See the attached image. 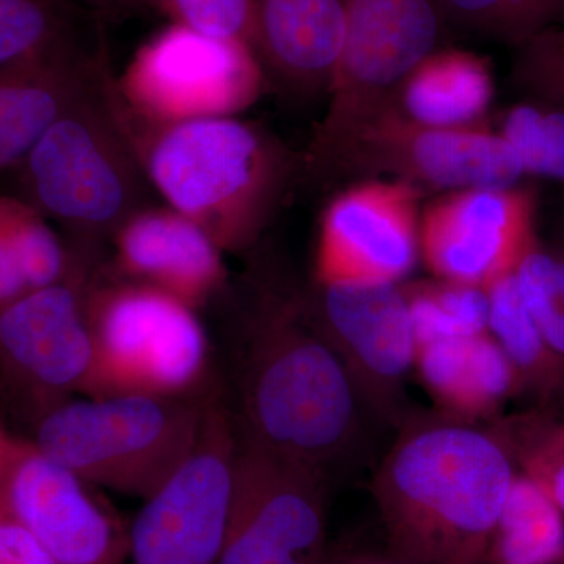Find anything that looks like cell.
<instances>
[{"instance_id": "obj_14", "label": "cell", "mask_w": 564, "mask_h": 564, "mask_svg": "<svg viewBox=\"0 0 564 564\" xmlns=\"http://www.w3.org/2000/svg\"><path fill=\"white\" fill-rule=\"evenodd\" d=\"M70 251L74 261L65 280L0 306V355L44 397L46 411L85 393L95 361L87 317L95 258Z\"/></svg>"}, {"instance_id": "obj_1", "label": "cell", "mask_w": 564, "mask_h": 564, "mask_svg": "<svg viewBox=\"0 0 564 564\" xmlns=\"http://www.w3.org/2000/svg\"><path fill=\"white\" fill-rule=\"evenodd\" d=\"M252 288L236 347L237 429L328 475L359 454L370 417L303 289L276 280Z\"/></svg>"}, {"instance_id": "obj_13", "label": "cell", "mask_w": 564, "mask_h": 564, "mask_svg": "<svg viewBox=\"0 0 564 564\" xmlns=\"http://www.w3.org/2000/svg\"><path fill=\"white\" fill-rule=\"evenodd\" d=\"M0 503L61 564H124L129 527L95 486L41 454L0 436Z\"/></svg>"}, {"instance_id": "obj_7", "label": "cell", "mask_w": 564, "mask_h": 564, "mask_svg": "<svg viewBox=\"0 0 564 564\" xmlns=\"http://www.w3.org/2000/svg\"><path fill=\"white\" fill-rule=\"evenodd\" d=\"M518 155L485 124L441 129L417 124L389 104L359 122L304 176L402 181L432 191L516 187L524 176Z\"/></svg>"}, {"instance_id": "obj_23", "label": "cell", "mask_w": 564, "mask_h": 564, "mask_svg": "<svg viewBox=\"0 0 564 564\" xmlns=\"http://www.w3.org/2000/svg\"><path fill=\"white\" fill-rule=\"evenodd\" d=\"M564 514L529 475L516 474L486 564H563Z\"/></svg>"}, {"instance_id": "obj_10", "label": "cell", "mask_w": 564, "mask_h": 564, "mask_svg": "<svg viewBox=\"0 0 564 564\" xmlns=\"http://www.w3.org/2000/svg\"><path fill=\"white\" fill-rule=\"evenodd\" d=\"M239 430L210 400L198 443L180 469L143 500L129 525L124 564H218L231 505Z\"/></svg>"}, {"instance_id": "obj_19", "label": "cell", "mask_w": 564, "mask_h": 564, "mask_svg": "<svg viewBox=\"0 0 564 564\" xmlns=\"http://www.w3.org/2000/svg\"><path fill=\"white\" fill-rule=\"evenodd\" d=\"M109 61L102 35L0 69V174L13 173Z\"/></svg>"}, {"instance_id": "obj_15", "label": "cell", "mask_w": 564, "mask_h": 564, "mask_svg": "<svg viewBox=\"0 0 564 564\" xmlns=\"http://www.w3.org/2000/svg\"><path fill=\"white\" fill-rule=\"evenodd\" d=\"M421 191L362 180L337 193L318 223L313 281L400 284L421 258Z\"/></svg>"}, {"instance_id": "obj_37", "label": "cell", "mask_w": 564, "mask_h": 564, "mask_svg": "<svg viewBox=\"0 0 564 564\" xmlns=\"http://www.w3.org/2000/svg\"><path fill=\"white\" fill-rule=\"evenodd\" d=\"M563 243H564V221H563Z\"/></svg>"}, {"instance_id": "obj_20", "label": "cell", "mask_w": 564, "mask_h": 564, "mask_svg": "<svg viewBox=\"0 0 564 564\" xmlns=\"http://www.w3.org/2000/svg\"><path fill=\"white\" fill-rule=\"evenodd\" d=\"M414 370L443 414L467 422L488 417L521 391L513 364L491 333L419 345Z\"/></svg>"}, {"instance_id": "obj_22", "label": "cell", "mask_w": 564, "mask_h": 564, "mask_svg": "<svg viewBox=\"0 0 564 564\" xmlns=\"http://www.w3.org/2000/svg\"><path fill=\"white\" fill-rule=\"evenodd\" d=\"M486 293L489 333L513 364L521 391L544 404L564 402V366L549 350L527 310L514 270L491 282Z\"/></svg>"}, {"instance_id": "obj_4", "label": "cell", "mask_w": 564, "mask_h": 564, "mask_svg": "<svg viewBox=\"0 0 564 564\" xmlns=\"http://www.w3.org/2000/svg\"><path fill=\"white\" fill-rule=\"evenodd\" d=\"M18 198L96 256L122 221L150 204L117 79L106 61L13 172Z\"/></svg>"}, {"instance_id": "obj_31", "label": "cell", "mask_w": 564, "mask_h": 564, "mask_svg": "<svg viewBox=\"0 0 564 564\" xmlns=\"http://www.w3.org/2000/svg\"><path fill=\"white\" fill-rule=\"evenodd\" d=\"M516 50L514 87L534 101L564 107V28L534 33Z\"/></svg>"}, {"instance_id": "obj_26", "label": "cell", "mask_w": 564, "mask_h": 564, "mask_svg": "<svg viewBox=\"0 0 564 564\" xmlns=\"http://www.w3.org/2000/svg\"><path fill=\"white\" fill-rule=\"evenodd\" d=\"M445 22L484 33L514 46L555 25L564 0H436Z\"/></svg>"}, {"instance_id": "obj_8", "label": "cell", "mask_w": 564, "mask_h": 564, "mask_svg": "<svg viewBox=\"0 0 564 564\" xmlns=\"http://www.w3.org/2000/svg\"><path fill=\"white\" fill-rule=\"evenodd\" d=\"M445 24L436 0H345L343 54L302 174L391 101L404 77L440 50Z\"/></svg>"}, {"instance_id": "obj_35", "label": "cell", "mask_w": 564, "mask_h": 564, "mask_svg": "<svg viewBox=\"0 0 564 564\" xmlns=\"http://www.w3.org/2000/svg\"><path fill=\"white\" fill-rule=\"evenodd\" d=\"M544 433L549 440L564 447V423H562V425L547 426V429H544Z\"/></svg>"}, {"instance_id": "obj_9", "label": "cell", "mask_w": 564, "mask_h": 564, "mask_svg": "<svg viewBox=\"0 0 564 564\" xmlns=\"http://www.w3.org/2000/svg\"><path fill=\"white\" fill-rule=\"evenodd\" d=\"M265 80L248 44L170 24L135 52L117 90L132 120L159 126L237 117Z\"/></svg>"}, {"instance_id": "obj_5", "label": "cell", "mask_w": 564, "mask_h": 564, "mask_svg": "<svg viewBox=\"0 0 564 564\" xmlns=\"http://www.w3.org/2000/svg\"><path fill=\"white\" fill-rule=\"evenodd\" d=\"M210 400H68L41 415L33 444L95 488L147 500L192 454Z\"/></svg>"}, {"instance_id": "obj_6", "label": "cell", "mask_w": 564, "mask_h": 564, "mask_svg": "<svg viewBox=\"0 0 564 564\" xmlns=\"http://www.w3.org/2000/svg\"><path fill=\"white\" fill-rule=\"evenodd\" d=\"M95 361L85 397L204 400L210 344L195 307L150 285L99 278L87 291Z\"/></svg>"}, {"instance_id": "obj_18", "label": "cell", "mask_w": 564, "mask_h": 564, "mask_svg": "<svg viewBox=\"0 0 564 564\" xmlns=\"http://www.w3.org/2000/svg\"><path fill=\"white\" fill-rule=\"evenodd\" d=\"M345 40V0H254L252 51L296 98H328Z\"/></svg>"}, {"instance_id": "obj_33", "label": "cell", "mask_w": 564, "mask_h": 564, "mask_svg": "<svg viewBox=\"0 0 564 564\" xmlns=\"http://www.w3.org/2000/svg\"><path fill=\"white\" fill-rule=\"evenodd\" d=\"M0 564H61L0 503Z\"/></svg>"}, {"instance_id": "obj_34", "label": "cell", "mask_w": 564, "mask_h": 564, "mask_svg": "<svg viewBox=\"0 0 564 564\" xmlns=\"http://www.w3.org/2000/svg\"><path fill=\"white\" fill-rule=\"evenodd\" d=\"M323 564H413L406 560L400 558L399 555L392 554L391 551L386 552H347V554H334L326 556Z\"/></svg>"}, {"instance_id": "obj_32", "label": "cell", "mask_w": 564, "mask_h": 564, "mask_svg": "<svg viewBox=\"0 0 564 564\" xmlns=\"http://www.w3.org/2000/svg\"><path fill=\"white\" fill-rule=\"evenodd\" d=\"M17 196L0 193V306L29 292L22 276L13 237Z\"/></svg>"}, {"instance_id": "obj_3", "label": "cell", "mask_w": 564, "mask_h": 564, "mask_svg": "<svg viewBox=\"0 0 564 564\" xmlns=\"http://www.w3.org/2000/svg\"><path fill=\"white\" fill-rule=\"evenodd\" d=\"M126 117L152 191L225 254L259 242L302 172L280 140L237 117L159 126Z\"/></svg>"}, {"instance_id": "obj_30", "label": "cell", "mask_w": 564, "mask_h": 564, "mask_svg": "<svg viewBox=\"0 0 564 564\" xmlns=\"http://www.w3.org/2000/svg\"><path fill=\"white\" fill-rule=\"evenodd\" d=\"M13 237L29 291L47 288L68 276L74 261L73 251L55 232L50 220L21 198L14 207Z\"/></svg>"}, {"instance_id": "obj_12", "label": "cell", "mask_w": 564, "mask_h": 564, "mask_svg": "<svg viewBox=\"0 0 564 564\" xmlns=\"http://www.w3.org/2000/svg\"><path fill=\"white\" fill-rule=\"evenodd\" d=\"M326 477L322 470L273 454L239 433L218 564L325 563Z\"/></svg>"}, {"instance_id": "obj_17", "label": "cell", "mask_w": 564, "mask_h": 564, "mask_svg": "<svg viewBox=\"0 0 564 564\" xmlns=\"http://www.w3.org/2000/svg\"><path fill=\"white\" fill-rule=\"evenodd\" d=\"M115 276L176 296L196 311L225 291V252L181 212L147 204L110 239Z\"/></svg>"}, {"instance_id": "obj_29", "label": "cell", "mask_w": 564, "mask_h": 564, "mask_svg": "<svg viewBox=\"0 0 564 564\" xmlns=\"http://www.w3.org/2000/svg\"><path fill=\"white\" fill-rule=\"evenodd\" d=\"M144 9L214 39L240 41L252 50L254 0H104L101 11Z\"/></svg>"}, {"instance_id": "obj_36", "label": "cell", "mask_w": 564, "mask_h": 564, "mask_svg": "<svg viewBox=\"0 0 564 564\" xmlns=\"http://www.w3.org/2000/svg\"><path fill=\"white\" fill-rule=\"evenodd\" d=\"M77 3H80L85 9L96 11V13H101V7L104 0H76Z\"/></svg>"}, {"instance_id": "obj_24", "label": "cell", "mask_w": 564, "mask_h": 564, "mask_svg": "<svg viewBox=\"0 0 564 564\" xmlns=\"http://www.w3.org/2000/svg\"><path fill=\"white\" fill-rule=\"evenodd\" d=\"M76 0H0V69L22 65L85 40Z\"/></svg>"}, {"instance_id": "obj_21", "label": "cell", "mask_w": 564, "mask_h": 564, "mask_svg": "<svg viewBox=\"0 0 564 564\" xmlns=\"http://www.w3.org/2000/svg\"><path fill=\"white\" fill-rule=\"evenodd\" d=\"M488 61L474 52L437 50L399 85L389 106L406 120L430 128L484 124L494 99Z\"/></svg>"}, {"instance_id": "obj_28", "label": "cell", "mask_w": 564, "mask_h": 564, "mask_svg": "<svg viewBox=\"0 0 564 564\" xmlns=\"http://www.w3.org/2000/svg\"><path fill=\"white\" fill-rule=\"evenodd\" d=\"M527 310L549 350L564 366V243L534 242L514 269Z\"/></svg>"}, {"instance_id": "obj_27", "label": "cell", "mask_w": 564, "mask_h": 564, "mask_svg": "<svg viewBox=\"0 0 564 564\" xmlns=\"http://www.w3.org/2000/svg\"><path fill=\"white\" fill-rule=\"evenodd\" d=\"M499 135L518 155L525 174L564 182V107L534 101L511 107Z\"/></svg>"}, {"instance_id": "obj_11", "label": "cell", "mask_w": 564, "mask_h": 564, "mask_svg": "<svg viewBox=\"0 0 564 564\" xmlns=\"http://www.w3.org/2000/svg\"><path fill=\"white\" fill-rule=\"evenodd\" d=\"M303 291L370 421L402 429L413 415L406 383L415 366L414 328L403 285L313 281Z\"/></svg>"}, {"instance_id": "obj_25", "label": "cell", "mask_w": 564, "mask_h": 564, "mask_svg": "<svg viewBox=\"0 0 564 564\" xmlns=\"http://www.w3.org/2000/svg\"><path fill=\"white\" fill-rule=\"evenodd\" d=\"M413 322L415 348L454 337L489 333L486 289L436 280L403 288Z\"/></svg>"}, {"instance_id": "obj_2", "label": "cell", "mask_w": 564, "mask_h": 564, "mask_svg": "<svg viewBox=\"0 0 564 564\" xmlns=\"http://www.w3.org/2000/svg\"><path fill=\"white\" fill-rule=\"evenodd\" d=\"M514 459L505 430L411 415L372 480L389 551L413 564H486Z\"/></svg>"}, {"instance_id": "obj_16", "label": "cell", "mask_w": 564, "mask_h": 564, "mask_svg": "<svg viewBox=\"0 0 564 564\" xmlns=\"http://www.w3.org/2000/svg\"><path fill=\"white\" fill-rule=\"evenodd\" d=\"M533 217V195L521 188L445 193L422 214L421 258L436 280L486 289L536 242Z\"/></svg>"}]
</instances>
